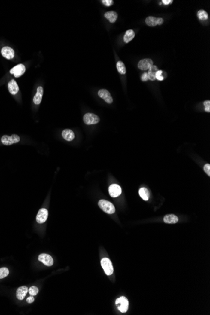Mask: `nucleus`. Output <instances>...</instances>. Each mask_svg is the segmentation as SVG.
Masks as SVG:
<instances>
[{"mask_svg": "<svg viewBox=\"0 0 210 315\" xmlns=\"http://www.w3.org/2000/svg\"><path fill=\"white\" fill-rule=\"evenodd\" d=\"M99 207L107 214H113L115 212L114 205L110 201L105 200H101L98 202Z\"/></svg>", "mask_w": 210, "mask_h": 315, "instance_id": "1", "label": "nucleus"}, {"mask_svg": "<svg viewBox=\"0 0 210 315\" xmlns=\"http://www.w3.org/2000/svg\"><path fill=\"white\" fill-rule=\"evenodd\" d=\"M2 143L5 145H11L14 143H18L20 140V136L16 134H13L11 136L3 135L2 137Z\"/></svg>", "mask_w": 210, "mask_h": 315, "instance_id": "2", "label": "nucleus"}, {"mask_svg": "<svg viewBox=\"0 0 210 315\" xmlns=\"http://www.w3.org/2000/svg\"><path fill=\"white\" fill-rule=\"evenodd\" d=\"M83 121L85 124L87 125H95L99 122L100 118L98 116L95 114L87 113L84 115Z\"/></svg>", "mask_w": 210, "mask_h": 315, "instance_id": "3", "label": "nucleus"}, {"mask_svg": "<svg viewBox=\"0 0 210 315\" xmlns=\"http://www.w3.org/2000/svg\"><path fill=\"white\" fill-rule=\"evenodd\" d=\"M101 264L106 274L108 276L111 275L113 272V268L110 260L108 258H103L101 260Z\"/></svg>", "mask_w": 210, "mask_h": 315, "instance_id": "4", "label": "nucleus"}, {"mask_svg": "<svg viewBox=\"0 0 210 315\" xmlns=\"http://www.w3.org/2000/svg\"><path fill=\"white\" fill-rule=\"evenodd\" d=\"M115 304L117 306L118 309L121 313H126L128 308V301L125 297H121L116 300Z\"/></svg>", "mask_w": 210, "mask_h": 315, "instance_id": "5", "label": "nucleus"}, {"mask_svg": "<svg viewBox=\"0 0 210 315\" xmlns=\"http://www.w3.org/2000/svg\"><path fill=\"white\" fill-rule=\"evenodd\" d=\"M25 71H26L25 66L22 64H20L15 66V67H13L12 69H11L10 71V73L14 75V76L15 78H19L22 76V75L25 72Z\"/></svg>", "mask_w": 210, "mask_h": 315, "instance_id": "6", "label": "nucleus"}, {"mask_svg": "<svg viewBox=\"0 0 210 315\" xmlns=\"http://www.w3.org/2000/svg\"><path fill=\"white\" fill-rule=\"evenodd\" d=\"M146 24L149 26H155L163 24L164 19L155 17H148L145 20Z\"/></svg>", "mask_w": 210, "mask_h": 315, "instance_id": "7", "label": "nucleus"}, {"mask_svg": "<svg viewBox=\"0 0 210 315\" xmlns=\"http://www.w3.org/2000/svg\"><path fill=\"white\" fill-rule=\"evenodd\" d=\"M153 66V61L151 59H144L139 61L138 67L140 70L147 71L148 70Z\"/></svg>", "mask_w": 210, "mask_h": 315, "instance_id": "8", "label": "nucleus"}, {"mask_svg": "<svg viewBox=\"0 0 210 315\" xmlns=\"http://www.w3.org/2000/svg\"><path fill=\"white\" fill-rule=\"evenodd\" d=\"M48 215H49V213L47 209L45 208L40 209L38 212V214L36 218V220L37 223L40 224L45 223L46 220H47V218H48Z\"/></svg>", "mask_w": 210, "mask_h": 315, "instance_id": "9", "label": "nucleus"}, {"mask_svg": "<svg viewBox=\"0 0 210 315\" xmlns=\"http://www.w3.org/2000/svg\"><path fill=\"white\" fill-rule=\"evenodd\" d=\"M98 96L101 98L104 99L106 101V102H107L108 104H111L113 101L110 93L108 90H105V89H101V90H100L98 91Z\"/></svg>", "mask_w": 210, "mask_h": 315, "instance_id": "10", "label": "nucleus"}, {"mask_svg": "<svg viewBox=\"0 0 210 315\" xmlns=\"http://www.w3.org/2000/svg\"><path fill=\"white\" fill-rule=\"evenodd\" d=\"M38 261L42 262L47 266H52L53 264V260L52 257L48 254H42L38 256Z\"/></svg>", "mask_w": 210, "mask_h": 315, "instance_id": "11", "label": "nucleus"}, {"mask_svg": "<svg viewBox=\"0 0 210 315\" xmlns=\"http://www.w3.org/2000/svg\"><path fill=\"white\" fill-rule=\"evenodd\" d=\"M110 195L113 197H117L121 194V188L118 184H112L109 188Z\"/></svg>", "mask_w": 210, "mask_h": 315, "instance_id": "12", "label": "nucleus"}, {"mask_svg": "<svg viewBox=\"0 0 210 315\" xmlns=\"http://www.w3.org/2000/svg\"><path fill=\"white\" fill-rule=\"evenodd\" d=\"M2 56L7 59H12L15 57V51L10 47H4L2 49Z\"/></svg>", "mask_w": 210, "mask_h": 315, "instance_id": "13", "label": "nucleus"}, {"mask_svg": "<svg viewBox=\"0 0 210 315\" xmlns=\"http://www.w3.org/2000/svg\"><path fill=\"white\" fill-rule=\"evenodd\" d=\"M29 292L28 287L25 286L20 287L18 288L17 292H16V296L18 299L19 300H23L25 297L26 296L27 292Z\"/></svg>", "mask_w": 210, "mask_h": 315, "instance_id": "14", "label": "nucleus"}, {"mask_svg": "<svg viewBox=\"0 0 210 315\" xmlns=\"http://www.w3.org/2000/svg\"><path fill=\"white\" fill-rule=\"evenodd\" d=\"M43 94H44L43 87L42 86L38 87L37 90V93L34 96V98H33V102H34L35 105L40 104V102H41L42 99Z\"/></svg>", "mask_w": 210, "mask_h": 315, "instance_id": "15", "label": "nucleus"}, {"mask_svg": "<svg viewBox=\"0 0 210 315\" xmlns=\"http://www.w3.org/2000/svg\"><path fill=\"white\" fill-rule=\"evenodd\" d=\"M8 88L9 92L13 95L17 94L19 91V87L14 79H12L9 82L8 84Z\"/></svg>", "mask_w": 210, "mask_h": 315, "instance_id": "16", "label": "nucleus"}, {"mask_svg": "<svg viewBox=\"0 0 210 315\" xmlns=\"http://www.w3.org/2000/svg\"><path fill=\"white\" fill-rule=\"evenodd\" d=\"M62 136L64 139L69 142L73 140L75 138V135H74V133L71 129L64 130L62 132Z\"/></svg>", "mask_w": 210, "mask_h": 315, "instance_id": "17", "label": "nucleus"}, {"mask_svg": "<svg viewBox=\"0 0 210 315\" xmlns=\"http://www.w3.org/2000/svg\"><path fill=\"white\" fill-rule=\"evenodd\" d=\"M179 221L178 217L173 214L167 215L164 217V222L167 224H175Z\"/></svg>", "mask_w": 210, "mask_h": 315, "instance_id": "18", "label": "nucleus"}, {"mask_svg": "<svg viewBox=\"0 0 210 315\" xmlns=\"http://www.w3.org/2000/svg\"><path fill=\"white\" fill-rule=\"evenodd\" d=\"M105 17L109 20L110 22L114 23L117 21L118 18V14L114 11H109L105 13Z\"/></svg>", "mask_w": 210, "mask_h": 315, "instance_id": "19", "label": "nucleus"}, {"mask_svg": "<svg viewBox=\"0 0 210 315\" xmlns=\"http://www.w3.org/2000/svg\"><path fill=\"white\" fill-rule=\"evenodd\" d=\"M135 36V33L133 30H128L125 32V34L123 37L124 42L127 44L130 42L131 40L133 39Z\"/></svg>", "mask_w": 210, "mask_h": 315, "instance_id": "20", "label": "nucleus"}, {"mask_svg": "<svg viewBox=\"0 0 210 315\" xmlns=\"http://www.w3.org/2000/svg\"><path fill=\"white\" fill-rule=\"evenodd\" d=\"M158 70V67L156 66L153 65L150 69H148V72H147L148 76V79L151 81H154L155 79V74H156Z\"/></svg>", "mask_w": 210, "mask_h": 315, "instance_id": "21", "label": "nucleus"}, {"mask_svg": "<svg viewBox=\"0 0 210 315\" xmlns=\"http://www.w3.org/2000/svg\"><path fill=\"white\" fill-rule=\"evenodd\" d=\"M139 194L140 197L145 201L148 200L149 198V193L148 190L145 188H142L139 190Z\"/></svg>", "mask_w": 210, "mask_h": 315, "instance_id": "22", "label": "nucleus"}, {"mask_svg": "<svg viewBox=\"0 0 210 315\" xmlns=\"http://www.w3.org/2000/svg\"><path fill=\"white\" fill-rule=\"evenodd\" d=\"M117 70L120 74H126V67L123 62L118 61L117 64Z\"/></svg>", "mask_w": 210, "mask_h": 315, "instance_id": "23", "label": "nucleus"}, {"mask_svg": "<svg viewBox=\"0 0 210 315\" xmlns=\"http://www.w3.org/2000/svg\"><path fill=\"white\" fill-rule=\"evenodd\" d=\"M198 17L201 20H206L208 18V13L204 10H200L198 12Z\"/></svg>", "mask_w": 210, "mask_h": 315, "instance_id": "24", "label": "nucleus"}, {"mask_svg": "<svg viewBox=\"0 0 210 315\" xmlns=\"http://www.w3.org/2000/svg\"><path fill=\"white\" fill-rule=\"evenodd\" d=\"M9 274V270L6 268H0V279H3Z\"/></svg>", "mask_w": 210, "mask_h": 315, "instance_id": "25", "label": "nucleus"}, {"mask_svg": "<svg viewBox=\"0 0 210 315\" xmlns=\"http://www.w3.org/2000/svg\"><path fill=\"white\" fill-rule=\"evenodd\" d=\"M29 292L31 296H35L38 292V289L36 286H32L29 289Z\"/></svg>", "mask_w": 210, "mask_h": 315, "instance_id": "26", "label": "nucleus"}, {"mask_svg": "<svg viewBox=\"0 0 210 315\" xmlns=\"http://www.w3.org/2000/svg\"><path fill=\"white\" fill-rule=\"evenodd\" d=\"M162 74H163V71H160V70H158L156 74H155V79H157L159 81H163L164 79V77L163 76Z\"/></svg>", "mask_w": 210, "mask_h": 315, "instance_id": "27", "label": "nucleus"}, {"mask_svg": "<svg viewBox=\"0 0 210 315\" xmlns=\"http://www.w3.org/2000/svg\"><path fill=\"white\" fill-rule=\"evenodd\" d=\"M204 105H205V112L209 113L210 112V101L207 100L204 102Z\"/></svg>", "mask_w": 210, "mask_h": 315, "instance_id": "28", "label": "nucleus"}, {"mask_svg": "<svg viewBox=\"0 0 210 315\" xmlns=\"http://www.w3.org/2000/svg\"><path fill=\"white\" fill-rule=\"evenodd\" d=\"M101 2H102L103 4L105 5L106 6H111L114 3V2L113 0H102Z\"/></svg>", "mask_w": 210, "mask_h": 315, "instance_id": "29", "label": "nucleus"}, {"mask_svg": "<svg viewBox=\"0 0 210 315\" xmlns=\"http://www.w3.org/2000/svg\"><path fill=\"white\" fill-rule=\"evenodd\" d=\"M203 169H204V171L208 174V176H210V164H205L204 168Z\"/></svg>", "mask_w": 210, "mask_h": 315, "instance_id": "30", "label": "nucleus"}, {"mask_svg": "<svg viewBox=\"0 0 210 315\" xmlns=\"http://www.w3.org/2000/svg\"><path fill=\"white\" fill-rule=\"evenodd\" d=\"M141 79H142V81H144V82L147 81L148 80V73L147 72H144L143 74H142V76H141Z\"/></svg>", "mask_w": 210, "mask_h": 315, "instance_id": "31", "label": "nucleus"}, {"mask_svg": "<svg viewBox=\"0 0 210 315\" xmlns=\"http://www.w3.org/2000/svg\"><path fill=\"white\" fill-rule=\"evenodd\" d=\"M26 301H27V303H30V304L32 303L33 301H34V298H33V296H30V297H29L28 298L26 299Z\"/></svg>", "mask_w": 210, "mask_h": 315, "instance_id": "32", "label": "nucleus"}, {"mask_svg": "<svg viewBox=\"0 0 210 315\" xmlns=\"http://www.w3.org/2000/svg\"><path fill=\"white\" fill-rule=\"evenodd\" d=\"M162 3H163L164 5H169V4H171L173 2L172 0H162Z\"/></svg>", "mask_w": 210, "mask_h": 315, "instance_id": "33", "label": "nucleus"}]
</instances>
